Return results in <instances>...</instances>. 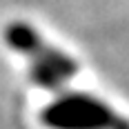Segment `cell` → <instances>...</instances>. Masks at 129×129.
<instances>
[{"label": "cell", "instance_id": "1", "mask_svg": "<svg viewBox=\"0 0 129 129\" xmlns=\"http://www.w3.org/2000/svg\"><path fill=\"white\" fill-rule=\"evenodd\" d=\"M5 42L13 51L22 53V58L29 62L31 80L45 89L60 91L64 82L78 74L76 60L47 42L38 29L27 22H11L5 29Z\"/></svg>", "mask_w": 129, "mask_h": 129}, {"label": "cell", "instance_id": "2", "mask_svg": "<svg viewBox=\"0 0 129 129\" xmlns=\"http://www.w3.org/2000/svg\"><path fill=\"white\" fill-rule=\"evenodd\" d=\"M47 129H129V120L111 105L82 91H64L40 114Z\"/></svg>", "mask_w": 129, "mask_h": 129}]
</instances>
